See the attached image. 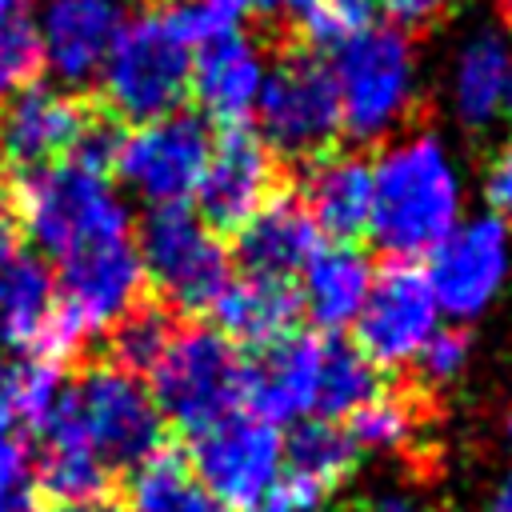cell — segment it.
Listing matches in <instances>:
<instances>
[{"mask_svg":"<svg viewBox=\"0 0 512 512\" xmlns=\"http://www.w3.org/2000/svg\"><path fill=\"white\" fill-rule=\"evenodd\" d=\"M460 200V176L444 144L428 132L404 136L372 164L368 232L392 264H412L460 224Z\"/></svg>","mask_w":512,"mask_h":512,"instance_id":"6da1fadb","label":"cell"},{"mask_svg":"<svg viewBox=\"0 0 512 512\" xmlns=\"http://www.w3.org/2000/svg\"><path fill=\"white\" fill-rule=\"evenodd\" d=\"M36 432L44 436V448H80L108 472H132L160 448L164 420L140 376L96 360L76 372V380H64L56 408Z\"/></svg>","mask_w":512,"mask_h":512,"instance_id":"7a4b0ae2","label":"cell"},{"mask_svg":"<svg viewBox=\"0 0 512 512\" xmlns=\"http://www.w3.org/2000/svg\"><path fill=\"white\" fill-rule=\"evenodd\" d=\"M8 204L16 212L20 232L52 260H64L68 252L92 240L132 232L128 208L116 200L108 180L72 160L20 172L12 180Z\"/></svg>","mask_w":512,"mask_h":512,"instance_id":"3957f363","label":"cell"},{"mask_svg":"<svg viewBox=\"0 0 512 512\" xmlns=\"http://www.w3.org/2000/svg\"><path fill=\"white\" fill-rule=\"evenodd\" d=\"M100 112L124 124H148L180 112L192 84V48L160 8L136 16L116 36L100 68Z\"/></svg>","mask_w":512,"mask_h":512,"instance_id":"277c9868","label":"cell"},{"mask_svg":"<svg viewBox=\"0 0 512 512\" xmlns=\"http://www.w3.org/2000/svg\"><path fill=\"white\" fill-rule=\"evenodd\" d=\"M328 76L340 104V132L352 140H380L412 112L416 52L400 28L372 24L340 40Z\"/></svg>","mask_w":512,"mask_h":512,"instance_id":"5b68a950","label":"cell"},{"mask_svg":"<svg viewBox=\"0 0 512 512\" xmlns=\"http://www.w3.org/2000/svg\"><path fill=\"white\" fill-rule=\"evenodd\" d=\"M56 320L44 356L60 360L92 332H108L136 300H144V264L132 232L92 240L56 260Z\"/></svg>","mask_w":512,"mask_h":512,"instance_id":"8992f818","label":"cell"},{"mask_svg":"<svg viewBox=\"0 0 512 512\" xmlns=\"http://www.w3.org/2000/svg\"><path fill=\"white\" fill-rule=\"evenodd\" d=\"M148 376V396L160 420H172L188 436L236 412L244 400V356L216 328H176Z\"/></svg>","mask_w":512,"mask_h":512,"instance_id":"52a82bcc","label":"cell"},{"mask_svg":"<svg viewBox=\"0 0 512 512\" xmlns=\"http://www.w3.org/2000/svg\"><path fill=\"white\" fill-rule=\"evenodd\" d=\"M136 252L160 300L180 312H208L232 280V256L220 244V232H212L184 204L148 208L136 236Z\"/></svg>","mask_w":512,"mask_h":512,"instance_id":"ba28073f","label":"cell"},{"mask_svg":"<svg viewBox=\"0 0 512 512\" xmlns=\"http://www.w3.org/2000/svg\"><path fill=\"white\" fill-rule=\"evenodd\" d=\"M256 116H260V140L268 144V152H280L304 164L332 152L340 136V104H336L328 64H320L304 48H292L288 56H280V64L264 72Z\"/></svg>","mask_w":512,"mask_h":512,"instance_id":"9c48e42d","label":"cell"},{"mask_svg":"<svg viewBox=\"0 0 512 512\" xmlns=\"http://www.w3.org/2000/svg\"><path fill=\"white\" fill-rule=\"evenodd\" d=\"M208 152H212V136H208L204 116L172 112V116H160V120L120 132L112 172L144 204L180 208L196 192Z\"/></svg>","mask_w":512,"mask_h":512,"instance_id":"30bf717a","label":"cell"},{"mask_svg":"<svg viewBox=\"0 0 512 512\" xmlns=\"http://www.w3.org/2000/svg\"><path fill=\"white\" fill-rule=\"evenodd\" d=\"M188 468L196 480L228 508H256L264 504L276 484H280V464H284V440L276 424H268L256 412H228L204 432L192 436L188 448Z\"/></svg>","mask_w":512,"mask_h":512,"instance_id":"8fae6325","label":"cell"},{"mask_svg":"<svg viewBox=\"0 0 512 512\" xmlns=\"http://www.w3.org/2000/svg\"><path fill=\"white\" fill-rule=\"evenodd\" d=\"M440 304L432 296L428 276L416 264H388L372 276L368 296L356 316V348L376 368L412 364L424 344L440 332Z\"/></svg>","mask_w":512,"mask_h":512,"instance_id":"7c38bea8","label":"cell"},{"mask_svg":"<svg viewBox=\"0 0 512 512\" xmlns=\"http://www.w3.org/2000/svg\"><path fill=\"white\" fill-rule=\"evenodd\" d=\"M428 256H432V264L424 276L432 284L440 312H448L456 320H472L500 296V288L508 280V268H512L508 220H500L492 212V216L456 224Z\"/></svg>","mask_w":512,"mask_h":512,"instance_id":"4fadbf2b","label":"cell"},{"mask_svg":"<svg viewBox=\"0 0 512 512\" xmlns=\"http://www.w3.org/2000/svg\"><path fill=\"white\" fill-rule=\"evenodd\" d=\"M276 160L268 144L248 128H224L212 140L208 164L196 184L200 220L212 232H236L276 196Z\"/></svg>","mask_w":512,"mask_h":512,"instance_id":"5bb4252c","label":"cell"},{"mask_svg":"<svg viewBox=\"0 0 512 512\" xmlns=\"http://www.w3.org/2000/svg\"><path fill=\"white\" fill-rule=\"evenodd\" d=\"M324 368V336L288 332L244 360V404L268 424L312 420Z\"/></svg>","mask_w":512,"mask_h":512,"instance_id":"9a60e30c","label":"cell"},{"mask_svg":"<svg viewBox=\"0 0 512 512\" xmlns=\"http://www.w3.org/2000/svg\"><path fill=\"white\" fill-rule=\"evenodd\" d=\"M124 24V0H48L36 20L40 56L64 84H88L100 76Z\"/></svg>","mask_w":512,"mask_h":512,"instance_id":"2e32d148","label":"cell"},{"mask_svg":"<svg viewBox=\"0 0 512 512\" xmlns=\"http://www.w3.org/2000/svg\"><path fill=\"white\" fill-rule=\"evenodd\" d=\"M92 112L96 108L76 100L72 92L32 84V88L16 92L0 116V156H8L20 172L68 160L72 148L80 144Z\"/></svg>","mask_w":512,"mask_h":512,"instance_id":"e0dca14e","label":"cell"},{"mask_svg":"<svg viewBox=\"0 0 512 512\" xmlns=\"http://www.w3.org/2000/svg\"><path fill=\"white\" fill-rule=\"evenodd\" d=\"M360 464V448L348 428L332 420H300L284 440L280 484L272 496L300 512H316Z\"/></svg>","mask_w":512,"mask_h":512,"instance_id":"ac0fdd59","label":"cell"},{"mask_svg":"<svg viewBox=\"0 0 512 512\" xmlns=\"http://www.w3.org/2000/svg\"><path fill=\"white\" fill-rule=\"evenodd\" d=\"M260 88H264V60L248 36L228 32L196 48L188 92L196 96L200 112L220 128H244V120L256 112Z\"/></svg>","mask_w":512,"mask_h":512,"instance_id":"d6986e66","label":"cell"},{"mask_svg":"<svg viewBox=\"0 0 512 512\" xmlns=\"http://www.w3.org/2000/svg\"><path fill=\"white\" fill-rule=\"evenodd\" d=\"M316 248H320V232L304 212V204L288 192H276L252 220L236 228L232 260L240 264V276L292 284V276L304 272Z\"/></svg>","mask_w":512,"mask_h":512,"instance_id":"ffe728a7","label":"cell"},{"mask_svg":"<svg viewBox=\"0 0 512 512\" xmlns=\"http://www.w3.org/2000/svg\"><path fill=\"white\" fill-rule=\"evenodd\" d=\"M296 200L312 216L316 232L332 236L336 244H348L352 236L368 232L372 168L356 152H324L320 160H308L304 188Z\"/></svg>","mask_w":512,"mask_h":512,"instance_id":"44dd1931","label":"cell"},{"mask_svg":"<svg viewBox=\"0 0 512 512\" xmlns=\"http://www.w3.org/2000/svg\"><path fill=\"white\" fill-rule=\"evenodd\" d=\"M368 284H372V268L352 244H328V248L320 244L300 272V288H296L300 312H308L316 328L340 332L356 324Z\"/></svg>","mask_w":512,"mask_h":512,"instance_id":"7402d4cb","label":"cell"},{"mask_svg":"<svg viewBox=\"0 0 512 512\" xmlns=\"http://www.w3.org/2000/svg\"><path fill=\"white\" fill-rule=\"evenodd\" d=\"M208 312L216 320V332L228 336L232 344L264 348L292 332L300 316V296L292 284H280V280L236 276L224 284V292L212 300Z\"/></svg>","mask_w":512,"mask_h":512,"instance_id":"603a6c76","label":"cell"},{"mask_svg":"<svg viewBox=\"0 0 512 512\" xmlns=\"http://www.w3.org/2000/svg\"><path fill=\"white\" fill-rule=\"evenodd\" d=\"M56 320V288L48 268L16 252L12 260L0 264V340L24 348V352H44Z\"/></svg>","mask_w":512,"mask_h":512,"instance_id":"cb8c5ba5","label":"cell"},{"mask_svg":"<svg viewBox=\"0 0 512 512\" xmlns=\"http://www.w3.org/2000/svg\"><path fill=\"white\" fill-rule=\"evenodd\" d=\"M512 48L500 32H476L452 68V108L464 128H488L504 112Z\"/></svg>","mask_w":512,"mask_h":512,"instance_id":"d4e9b609","label":"cell"},{"mask_svg":"<svg viewBox=\"0 0 512 512\" xmlns=\"http://www.w3.org/2000/svg\"><path fill=\"white\" fill-rule=\"evenodd\" d=\"M128 512H228L188 468L180 452L156 448L128 480Z\"/></svg>","mask_w":512,"mask_h":512,"instance_id":"484cf974","label":"cell"},{"mask_svg":"<svg viewBox=\"0 0 512 512\" xmlns=\"http://www.w3.org/2000/svg\"><path fill=\"white\" fill-rule=\"evenodd\" d=\"M380 388V368L348 340L324 336V368H320V388H316V412L312 420H348L360 412L368 400H376Z\"/></svg>","mask_w":512,"mask_h":512,"instance_id":"4316f807","label":"cell"},{"mask_svg":"<svg viewBox=\"0 0 512 512\" xmlns=\"http://www.w3.org/2000/svg\"><path fill=\"white\" fill-rule=\"evenodd\" d=\"M176 336V320L172 308L164 300H136L112 328H108V352L104 364L120 368V372H152L156 360L164 356V348Z\"/></svg>","mask_w":512,"mask_h":512,"instance_id":"83f0119b","label":"cell"},{"mask_svg":"<svg viewBox=\"0 0 512 512\" xmlns=\"http://www.w3.org/2000/svg\"><path fill=\"white\" fill-rule=\"evenodd\" d=\"M40 32L24 0H0V100L32 88L40 72Z\"/></svg>","mask_w":512,"mask_h":512,"instance_id":"f1b7e54d","label":"cell"},{"mask_svg":"<svg viewBox=\"0 0 512 512\" xmlns=\"http://www.w3.org/2000/svg\"><path fill=\"white\" fill-rule=\"evenodd\" d=\"M416 432V404L404 392H380L348 416V436L364 452H400Z\"/></svg>","mask_w":512,"mask_h":512,"instance_id":"f546056e","label":"cell"},{"mask_svg":"<svg viewBox=\"0 0 512 512\" xmlns=\"http://www.w3.org/2000/svg\"><path fill=\"white\" fill-rule=\"evenodd\" d=\"M108 476L112 472L80 448H44L36 468V488L56 504H76L108 492Z\"/></svg>","mask_w":512,"mask_h":512,"instance_id":"4dcf8cb0","label":"cell"},{"mask_svg":"<svg viewBox=\"0 0 512 512\" xmlns=\"http://www.w3.org/2000/svg\"><path fill=\"white\" fill-rule=\"evenodd\" d=\"M376 12H380V0H316L308 20L300 24V32L312 44H332L336 48L340 40L372 28Z\"/></svg>","mask_w":512,"mask_h":512,"instance_id":"1f68e13d","label":"cell"},{"mask_svg":"<svg viewBox=\"0 0 512 512\" xmlns=\"http://www.w3.org/2000/svg\"><path fill=\"white\" fill-rule=\"evenodd\" d=\"M464 364H468V336H464L460 328H444V332H436V336L424 344V352L416 356L420 380H424L428 388H444V384H452V380L464 372Z\"/></svg>","mask_w":512,"mask_h":512,"instance_id":"d6a6232c","label":"cell"},{"mask_svg":"<svg viewBox=\"0 0 512 512\" xmlns=\"http://www.w3.org/2000/svg\"><path fill=\"white\" fill-rule=\"evenodd\" d=\"M32 492H36V480L28 468V452L16 440L0 444V512H12Z\"/></svg>","mask_w":512,"mask_h":512,"instance_id":"836d02e7","label":"cell"},{"mask_svg":"<svg viewBox=\"0 0 512 512\" xmlns=\"http://www.w3.org/2000/svg\"><path fill=\"white\" fill-rule=\"evenodd\" d=\"M484 196L496 208V216H512V140L492 156L488 172H484Z\"/></svg>","mask_w":512,"mask_h":512,"instance_id":"e575fe53","label":"cell"},{"mask_svg":"<svg viewBox=\"0 0 512 512\" xmlns=\"http://www.w3.org/2000/svg\"><path fill=\"white\" fill-rule=\"evenodd\" d=\"M380 8L400 24V28H424L440 16L444 0H380Z\"/></svg>","mask_w":512,"mask_h":512,"instance_id":"d590c367","label":"cell"},{"mask_svg":"<svg viewBox=\"0 0 512 512\" xmlns=\"http://www.w3.org/2000/svg\"><path fill=\"white\" fill-rule=\"evenodd\" d=\"M312 8H316V0H244V12H260L280 24H304Z\"/></svg>","mask_w":512,"mask_h":512,"instance_id":"8d00e7d4","label":"cell"},{"mask_svg":"<svg viewBox=\"0 0 512 512\" xmlns=\"http://www.w3.org/2000/svg\"><path fill=\"white\" fill-rule=\"evenodd\" d=\"M348 512H424V504L412 500L408 492H376V496L352 504Z\"/></svg>","mask_w":512,"mask_h":512,"instance_id":"74e56055","label":"cell"},{"mask_svg":"<svg viewBox=\"0 0 512 512\" xmlns=\"http://www.w3.org/2000/svg\"><path fill=\"white\" fill-rule=\"evenodd\" d=\"M20 252V224H16V212L8 204V196L0 192V264L12 260Z\"/></svg>","mask_w":512,"mask_h":512,"instance_id":"f35d334b","label":"cell"},{"mask_svg":"<svg viewBox=\"0 0 512 512\" xmlns=\"http://www.w3.org/2000/svg\"><path fill=\"white\" fill-rule=\"evenodd\" d=\"M56 512H128V508L112 492H100V496H88V500H76V504H60Z\"/></svg>","mask_w":512,"mask_h":512,"instance_id":"ab89813d","label":"cell"},{"mask_svg":"<svg viewBox=\"0 0 512 512\" xmlns=\"http://www.w3.org/2000/svg\"><path fill=\"white\" fill-rule=\"evenodd\" d=\"M12 428H16V412L8 404V392H4V376H0V444L12 440Z\"/></svg>","mask_w":512,"mask_h":512,"instance_id":"60d3db41","label":"cell"},{"mask_svg":"<svg viewBox=\"0 0 512 512\" xmlns=\"http://www.w3.org/2000/svg\"><path fill=\"white\" fill-rule=\"evenodd\" d=\"M484 512H512V472L500 480V488L492 492V500H488Z\"/></svg>","mask_w":512,"mask_h":512,"instance_id":"b9f144b4","label":"cell"},{"mask_svg":"<svg viewBox=\"0 0 512 512\" xmlns=\"http://www.w3.org/2000/svg\"><path fill=\"white\" fill-rule=\"evenodd\" d=\"M248 512H300V508H292V504H284L280 496H268L264 504H256V508H248Z\"/></svg>","mask_w":512,"mask_h":512,"instance_id":"7bdbcfd3","label":"cell"},{"mask_svg":"<svg viewBox=\"0 0 512 512\" xmlns=\"http://www.w3.org/2000/svg\"><path fill=\"white\" fill-rule=\"evenodd\" d=\"M496 8H500V12H504V20L512 24V0H496Z\"/></svg>","mask_w":512,"mask_h":512,"instance_id":"ee69618b","label":"cell"},{"mask_svg":"<svg viewBox=\"0 0 512 512\" xmlns=\"http://www.w3.org/2000/svg\"><path fill=\"white\" fill-rule=\"evenodd\" d=\"M504 112L512 116V76H508V96H504Z\"/></svg>","mask_w":512,"mask_h":512,"instance_id":"f6af8a7d","label":"cell"},{"mask_svg":"<svg viewBox=\"0 0 512 512\" xmlns=\"http://www.w3.org/2000/svg\"><path fill=\"white\" fill-rule=\"evenodd\" d=\"M504 432H508V440H512V408L504 412Z\"/></svg>","mask_w":512,"mask_h":512,"instance_id":"bcb514c9","label":"cell"}]
</instances>
